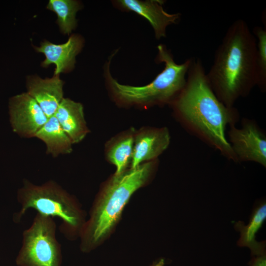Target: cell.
Instances as JSON below:
<instances>
[{"instance_id": "10", "label": "cell", "mask_w": 266, "mask_h": 266, "mask_svg": "<svg viewBox=\"0 0 266 266\" xmlns=\"http://www.w3.org/2000/svg\"><path fill=\"white\" fill-rule=\"evenodd\" d=\"M169 142V132L166 128L142 129L134 134L131 168L156 158L167 148Z\"/></svg>"}, {"instance_id": "8", "label": "cell", "mask_w": 266, "mask_h": 266, "mask_svg": "<svg viewBox=\"0 0 266 266\" xmlns=\"http://www.w3.org/2000/svg\"><path fill=\"white\" fill-rule=\"evenodd\" d=\"M229 135L237 160L253 161L266 167V139L255 124L247 121L240 129L232 125Z\"/></svg>"}, {"instance_id": "16", "label": "cell", "mask_w": 266, "mask_h": 266, "mask_svg": "<svg viewBox=\"0 0 266 266\" xmlns=\"http://www.w3.org/2000/svg\"><path fill=\"white\" fill-rule=\"evenodd\" d=\"M134 133L128 132L114 139L107 149L108 160L116 167L115 174L127 169L131 162L133 152Z\"/></svg>"}, {"instance_id": "17", "label": "cell", "mask_w": 266, "mask_h": 266, "mask_svg": "<svg viewBox=\"0 0 266 266\" xmlns=\"http://www.w3.org/2000/svg\"><path fill=\"white\" fill-rule=\"evenodd\" d=\"M46 8L56 14L62 33L69 34L76 26L75 15L80 9L79 3L73 0H50Z\"/></svg>"}, {"instance_id": "19", "label": "cell", "mask_w": 266, "mask_h": 266, "mask_svg": "<svg viewBox=\"0 0 266 266\" xmlns=\"http://www.w3.org/2000/svg\"><path fill=\"white\" fill-rule=\"evenodd\" d=\"M250 266H266V255L257 256L251 260Z\"/></svg>"}, {"instance_id": "11", "label": "cell", "mask_w": 266, "mask_h": 266, "mask_svg": "<svg viewBox=\"0 0 266 266\" xmlns=\"http://www.w3.org/2000/svg\"><path fill=\"white\" fill-rule=\"evenodd\" d=\"M64 83L59 75L45 79L35 76L28 78L27 93L37 102L48 118L54 115L64 98Z\"/></svg>"}, {"instance_id": "12", "label": "cell", "mask_w": 266, "mask_h": 266, "mask_svg": "<svg viewBox=\"0 0 266 266\" xmlns=\"http://www.w3.org/2000/svg\"><path fill=\"white\" fill-rule=\"evenodd\" d=\"M118 3L126 10L133 11L144 17L150 23L157 39L166 36L168 26L176 24L180 19V13L170 14L163 8L161 0H120Z\"/></svg>"}, {"instance_id": "4", "label": "cell", "mask_w": 266, "mask_h": 266, "mask_svg": "<svg viewBox=\"0 0 266 266\" xmlns=\"http://www.w3.org/2000/svg\"><path fill=\"white\" fill-rule=\"evenodd\" d=\"M17 198L21 208L14 215L15 222L20 223L26 212L33 209L43 215L58 218L61 221L60 232L68 240L79 237L86 221L85 212L76 199L56 181L49 180L36 185L25 179Z\"/></svg>"}, {"instance_id": "2", "label": "cell", "mask_w": 266, "mask_h": 266, "mask_svg": "<svg viewBox=\"0 0 266 266\" xmlns=\"http://www.w3.org/2000/svg\"><path fill=\"white\" fill-rule=\"evenodd\" d=\"M206 76L217 97L228 107L257 86L256 38L243 20L229 26Z\"/></svg>"}, {"instance_id": "6", "label": "cell", "mask_w": 266, "mask_h": 266, "mask_svg": "<svg viewBox=\"0 0 266 266\" xmlns=\"http://www.w3.org/2000/svg\"><path fill=\"white\" fill-rule=\"evenodd\" d=\"M56 232L53 218L37 213L31 226L23 232L17 266H61L62 247Z\"/></svg>"}, {"instance_id": "15", "label": "cell", "mask_w": 266, "mask_h": 266, "mask_svg": "<svg viewBox=\"0 0 266 266\" xmlns=\"http://www.w3.org/2000/svg\"><path fill=\"white\" fill-rule=\"evenodd\" d=\"M266 218V205L265 202L259 205L254 210L249 223L245 225L243 222L239 221L234 225V228L240 232V236L237 245L240 247H248L253 256L265 254L266 241L258 242L256 234L261 228Z\"/></svg>"}, {"instance_id": "14", "label": "cell", "mask_w": 266, "mask_h": 266, "mask_svg": "<svg viewBox=\"0 0 266 266\" xmlns=\"http://www.w3.org/2000/svg\"><path fill=\"white\" fill-rule=\"evenodd\" d=\"M34 137L44 143L46 153L53 157L68 154L72 151L73 143L71 139L54 115L48 119Z\"/></svg>"}, {"instance_id": "7", "label": "cell", "mask_w": 266, "mask_h": 266, "mask_svg": "<svg viewBox=\"0 0 266 266\" xmlns=\"http://www.w3.org/2000/svg\"><path fill=\"white\" fill-rule=\"evenodd\" d=\"M9 109L12 129L22 137H34L48 119L37 102L27 93L10 98Z\"/></svg>"}, {"instance_id": "18", "label": "cell", "mask_w": 266, "mask_h": 266, "mask_svg": "<svg viewBox=\"0 0 266 266\" xmlns=\"http://www.w3.org/2000/svg\"><path fill=\"white\" fill-rule=\"evenodd\" d=\"M253 34L256 38L257 62L258 69L257 86L263 91L266 86V26L264 27L256 26Z\"/></svg>"}, {"instance_id": "9", "label": "cell", "mask_w": 266, "mask_h": 266, "mask_svg": "<svg viewBox=\"0 0 266 266\" xmlns=\"http://www.w3.org/2000/svg\"><path fill=\"white\" fill-rule=\"evenodd\" d=\"M82 45V38L78 35L72 34L64 43L56 44L45 40L40 43V46L34 47L37 52L45 55V59L41 63V66L45 67L51 64L55 65L54 75H58L73 69L75 57Z\"/></svg>"}, {"instance_id": "20", "label": "cell", "mask_w": 266, "mask_h": 266, "mask_svg": "<svg viewBox=\"0 0 266 266\" xmlns=\"http://www.w3.org/2000/svg\"><path fill=\"white\" fill-rule=\"evenodd\" d=\"M164 265V261L163 259H161L158 262L155 263L152 266H163Z\"/></svg>"}, {"instance_id": "5", "label": "cell", "mask_w": 266, "mask_h": 266, "mask_svg": "<svg viewBox=\"0 0 266 266\" xmlns=\"http://www.w3.org/2000/svg\"><path fill=\"white\" fill-rule=\"evenodd\" d=\"M158 61L165 63V68L149 84L142 86L123 85L113 78L109 65L105 76L110 88L117 100L130 105H150L173 103L184 88L191 58L177 64L166 46L160 44Z\"/></svg>"}, {"instance_id": "3", "label": "cell", "mask_w": 266, "mask_h": 266, "mask_svg": "<svg viewBox=\"0 0 266 266\" xmlns=\"http://www.w3.org/2000/svg\"><path fill=\"white\" fill-rule=\"evenodd\" d=\"M152 161L115 174L96 197L79 237L80 248L90 252L109 235L132 195L149 180L154 169Z\"/></svg>"}, {"instance_id": "13", "label": "cell", "mask_w": 266, "mask_h": 266, "mask_svg": "<svg viewBox=\"0 0 266 266\" xmlns=\"http://www.w3.org/2000/svg\"><path fill=\"white\" fill-rule=\"evenodd\" d=\"M54 116L73 144L81 142L89 132L80 102L64 98Z\"/></svg>"}, {"instance_id": "1", "label": "cell", "mask_w": 266, "mask_h": 266, "mask_svg": "<svg viewBox=\"0 0 266 266\" xmlns=\"http://www.w3.org/2000/svg\"><path fill=\"white\" fill-rule=\"evenodd\" d=\"M172 103L189 128L228 158L237 160L225 133L227 125L236 120L237 110L217 97L199 58H191L185 86Z\"/></svg>"}]
</instances>
